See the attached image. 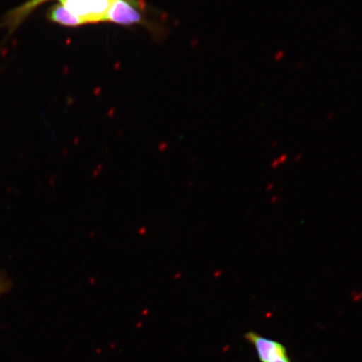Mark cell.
<instances>
[{"label": "cell", "mask_w": 362, "mask_h": 362, "mask_svg": "<svg viewBox=\"0 0 362 362\" xmlns=\"http://www.w3.org/2000/svg\"><path fill=\"white\" fill-rule=\"evenodd\" d=\"M49 21L66 27L83 25L78 16L74 15L63 4H58L51 8L48 13Z\"/></svg>", "instance_id": "cell-5"}, {"label": "cell", "mask_w": 362, "mask_h": 362, "mask_svg": "<svg viewBox=\"0 0 362 362\" xmlns=\"http://www.w3.org/2000/svg\"><path fill=\"white\" fill-rule=\"evenodd\" d=\"M59 1H60L61 3H62V2H64V1H65V0H59Z\"/></svg>", "instance_id": "cell-9"}, {"label": "cell", "mask_w": 362, "mask_h": 362, "mask_svg": "<svg viewBox=\"0 0 362 362\" xmlns=\"http://www.w3.org/2000/svg\"><path fill=\"white\" fill-rule=\"evenodd\" d=\"M113 0H65L61 3L85 24L106 21Z\"/></svg>", "instance_id": "cell-1"}, {"label": "cell", "mask_w": 362, "mask_h": 362, "mask_svg": "<svg viewBox=\"0 0 362 362\" xmlns=\"http://www.w3.org/2000/svg\"><path fill=\"white\" fill-rule=\"evenodd\" d=\"M288 160V156L286 155L280 156L278 158H276L275 160L272 162L271 166L273 168H276V167L279 166L280 165L284 164Z\"/></svg>", "instance_id": "cell-6"}, {"label": "cell", "mask_w": 362, "mask_h": 362, "mask_svg": "<svg viewBox=\"0 0 362 362\" xmlns=\"http://www.w3.org/2000/svg\"><path fill=\"white\" fill-rule=\"evenodd\" d=\"M140 6L137 0H113L106 21L123 25L140 24L143 20Z\"/></svg>", "instance_id": "cell-3"}, {"label": "cell", "mask_w": 362, "mask_h": 362, "mask_svg": "<svg viewBox=\"0 0 362 362\" xmlns=\"http://www.w3.org/2000/svg\"><path fill=\"white\" fill-rule=\"evenodd\" d=\"M244 337L255 348L261 362H291L286 347L282 343L253 332H247Z\"/></svg>", "instance_id": "cell-2"}, {"label": "cell", "mask_w": 362, "mask_h": 362, "mask_svg": "<svg viewBox=\"0 0 362 362\" xmlns=\"http://www.w3.org/2000/svg\"><path fill=\"white\" fill-rule=\"evenodd\" d=\"M47 1L48 0H30L8 13L6 24L12 30L16 28L36 8Z\"/></svg>", "instance_id": "cell-4"}, {"label": "cell", "mask_w": 362, "mask_h": 362, "mask_svg": "<svg viewBox=\"0 0 362 362\" xmlns=\"http://www.w3.org/2000/svg\"><path fill=\"white\" fill-rule=\"evenodd\" d=\"M8 288V282L6 279L0 275V296L6 292Z\"/></svg>", "instance_id": "cell-7"}, {"label": "cell", "mask_w": 362, "mask_h": 362, "mask_svg": "<svg viewBox=\"0 0 362 362\" xmlns=\"http://www.w3.org/2000/svg\"><path fill=\"white\" fill-rule=\"evenodd\" d=\"M285 56V53L284 51H279L275 53L274 59L277 62L282 61Z\"/></svg>", "instance_id": "cell-8"}]
</instances>
